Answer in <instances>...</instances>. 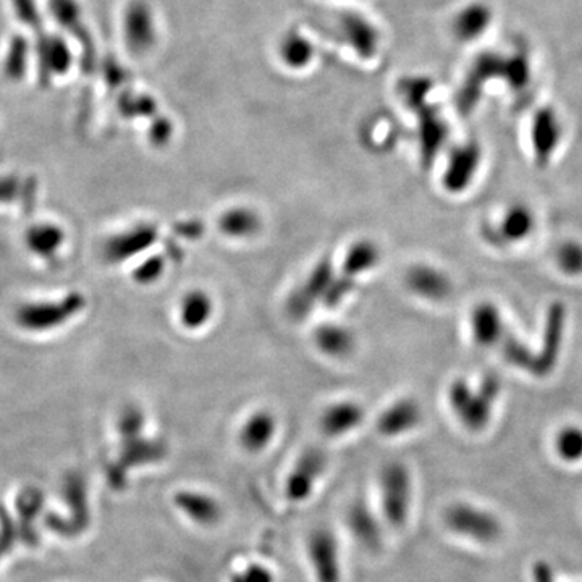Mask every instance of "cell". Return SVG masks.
Masks as SVG:
<instances>
[{"label":"cell","instance_id":"cell-1","mask_svg":"<svg viewBox=\"0 0 582 582\" xmlns=\"http://www.w3.org/2000/svg\"><path fill=\"white\" fill-rule=\"evenodd\" d=\"M500 384L495 377H487L474 392L465 380L453 382L448 390V402L458 419L469 430H482L492 414V406Z\"/></svg>","mask_w":582,"mask_h":582},{"label":"cell","instance_id":"cell-2","mask_svg":"<svg viewBox=\"0 0 582 582\" xmlns=\"http://www.w3.org/2000/svg\"><path fill=\"white\" fill-rule=\"evenodd\" d=\"M411 474L400 461L384 466L380 473V503L387 522L403 528L411 510Z\"/></svg>","mask_w":582,"mask_h":582},{"label":"cell","instance_id":"cell-3","mask_svg":"<svg viewBox=\"0 0 582 582\" xmlns=\"http://www.w3.org/2000/svg\"><path fill=\"white\" fill-rule=\"evenodd\" d=\"M447 528L477 542H493L502 536V524L493 514L467 503H455L443 514Z\"/></svg>","mask_w":582,"mask_h":582},{"label":"cell","instance_id":"cell-4","mask_svg":"<svg viewBox=\"0 0 582 582\" xmlns=\"http://www.w3.org/2000/svg\"><path fill=\"white\" fill-rule=\"evenodd\" d=\"M306 546L317 582H341L340 546L331 529H314Z\"/></svg>","mask_w":582,"mask_h":582},{"label":"cell","instance_id":"cell-5","mask_svg":"<svg viewBox=\"0 0 582 582\" xmlns=\"http://www.w3.org/2000/svg\"><path fill=\"white\" fill-rule=\"evenodd\" d=\"M327 469V455L321 448H309L298 458L288 474L285 492L291 502H305L313 495L315 485Z\"/></svg>","mask_w":582,"mask_h":582},{"label":"cell","instance_id":"cell-6","mask_svg":"<svg viewBox=\"0 0 582 582\" xmlns=\"http://www.w3.org/2000/svg\"><path fill=\"white\" fill-rule=\"evenodd\" d=\"M335 280L333 275V266L329 259H323L309 277L306 278L305 283L296 290L293 295L288 299V313L291 314L295 319H303L307 314L311 313L314 306L319 301H323V296L327 290L331 288V282Z\"/></svg>","mask_w":582,"mask_h":582},{"label":"cell","instance_id":"cell-7","mask_svg":"<svg viewBox=\"0 0 582 582\" xmlns=\"http://www.w3.org/2000/svg\"><path fill=\"white\" fill-rule=\"evenodd\" d=\"M422 421V410L411 398H403L388 406L377 419V429L386 437H398L416 429Z\"/></svg>","mask_w":582,"mask_h":582},{"label":"cell","instance_id":"cell-8","mask_svg":"<svg viewBox=\"0 0 582 582\" xmlns=\"http://www.w3.org/2000/svg\"><path fill=\"white\" fill-rule=\"evenodd\" d=\"M173 503L189 521L197 526H215L222 520V505L209 493L181 490L173 497Z\"/></svg>","mask_w":582,"mask_h":582},{"label":"cell","instance_id":"cell-9","mask_svg":"<svg viewBox=\"0 0 582 582\" xmlns=\"http://www.w3.org/2000/svg\"><path fill=\"white\" fill-rule=\"evenodd\" d=\"M347 526L349 532L358 540L359 546H364L366 550L377 552L382 546L384 534L380 522L366 503L355 502L349 506L347 513Z\"/></svg>","mask_w":582,"mask_h":582},{"label":"cell","instance_id":"cell-10","mask_svg":"<svg viewBox=\"0 0 582 582\" xmlns=\"http://www.w3.org/2000/svg\"><path fill=\"white\" fill-rule=\"evenodd\" d=\"M406 285L412 293L430 301H442L451 293L450 278L427 264H418L408 270Z\"/></svg>","mask_w":582,"mask_h":582},{"label":"cell","instance_id":"cell-11","mask_svg":"<svg viewBox=\"0 0 582 582\" xmlns=\"http://www.w3.org/2000/svg\"><path fill=\"white\" fill-rule=\"evenodd\" d=\"M277 434V419L269 411H256L243 422L238 442L244 451L260 453L269 447Z\"/></svg>","mask_w":582,"mask_h":582},{"label":"cell","instance_id":"cell-12","mask_svg":"<svg viewBox=\"0 0 582 582\" xmlns=\"http://www.w3.org/2000/svg\"><path fill=\"white\" fill-rule=\"evenodd\" d=\"M364 419V410L356 402H339L323 410L319 427L327 437H341L356 429Z\"/></svg>","mask_w":582,"mask_h":582},{"label":"cell","instance_id":"cell-13","mask_svg":"<svg viewBox=\"0 0 582 582\" xmlns=\"http://www.w3.org/2000/svg\"><path fill=\"white\" fill-rule=\"evenodd\" d=\"M481 161V153L474 144H467L451 154L448 162L447 171L443 177V185L450 191H463L474 177L477 165Z\"/></svg>","mask_w":582,"mask_h":582},{"label":"cell","instance_id":"cell-14","mask_svg":"<svg viewBox=\"0 0 582 582\" xmlns=\"http://www.w3.org/2000/svg\"><path fill=\"white\" fill-rule=\"evenodd\" d=\"M314 340L317 348L333 358H343L355 348V335L337 323L321 325L314 333Z\"/></svg>","mask_w":582,"mask_h":582},{"label":"cell","instance_id":"cell-15","mask_svg":"<svg viewBox=\"0 0 582 582\" xmlns=\"http://www.w3.org/2000/svg\"><path fill=\"white\" fill-rule=\"evenodd\" d=\"M214 314V303L211 296L201 291V290H193L183 298L181 306H179V319L187 329L197 331L204 327Z\"/></svg>","mask_w":582,"mask_h":582},{"label":"cell","instance_id":"cell-16","mask_svg":"<svg viewBox=\"0 0 582 582\" xmlns=\"http://www.w3.org/2000/svg\"><path fill=\"white\" fill-rule=\"evenodd\" d=\"M219 227L230 238H250L259 232L260 219L252 209L233 207L219 219Z\"/></svg>","mask_w":582,"mask_h":582},{"label":"cell","instance_id":"cell-17","mask_svg":"<svg viewBox=\"0 0 582 582\" xmlns=\"http://www.w3.org/2000/svg\"><path fill=\"white\" fill-rule=\"evenodd\" d=\"M560 124L550 110L538 112V118L534 122V147L538 154V161L546 163L548 157L554 153V149L560 140Z\"/></svg>","mask_w":582,"mask_h":582},{"label":"cell","instance_id":"cell-18","mask_svg":"<svg viewBox=\"0 0 582 582\" xmlns=\"http://www.w3.org/2000/svg\"><path fill=\"white\" fill-rule=\"evenodd\" d=\"M379 259H380V251H379L377 244L369 240H361V242L355 243L347 251L341 274L355 280L361 274L376 267Z\"/></svg>","mask_w":582,"mask_h":582},{"label":"cell","instance_id":"cell-19","mask_svg":"<svg viewBox=\"0 0 582 582\" xmlns=\"http://www.w3.org/2000/svg\"><path fill=\"white\" fill-rule=\"evenodd\" d=\"M473 333L477 343L482 347H492L498 331L503 327L500 314L492 305L477 306L473 313Z\"/></svg>","mask_w":582,"mask_h":582},{"label":"cell","instance_id":"cell-20","mask_svg":"<svg viewBox=\"0 0 582 582\" xmlns=\"http://www.w3.org/2000/svg\"><path fill=\"white\" fill-rule=\"evenodd\" d=\"M534 227V217L524 206L513 207L503 219L498 242H516L524 238Z\"/></svg>","mask_w":582,"mask_h":582},{"label":"cell","instance_id":"cell-21","mask_svg":"<svg viewBox=\"0 0 582 582\" xmlns=\"http://www.w3.org/2000/svg\"><path fill=\"white\" fill-rule=\"evenodd\" d=\"M556 447L560 451V457L568 461H576L582 458V430L566 429L560 434Z\"/></svg>","mask_w":582,"mask_h":582},{"label":"cell","instance_id":"cell-22","mask_svg":"<svg viewBox=\"0 0 582 582\" xmlns=\"http://www.w3.org/2000/svg\"><path fill=\"white\" fill-rule=\"evenodd\" d=\"M228 582H275V576L266 564L250 563L233 573Z\"/></svg>","mask_w":582,"mask_h":582},{"label":"cell","instance_id":"cell-23","mask_svg":"<svg viewBox=\"0 0 582 582\" xmlns=\"http://www.w3.org/2000/svg\"><path fill=\"white\" fill-rule=\"evenodd\" d=\"M560 266L568 274H578L582 270V248L578 244H564L558 251Z\"/></svg>","mask_w":582,"mask_h":582},{"label":"cell","instance_id":"cell-24","mask_svg":"<svg viewBox=\"0 0 582 582\" xmlns=\"http://www.w3.org/2000/svg\"><path fill=\"white\" fill-rule=\"evenodd\" d=\"M59 238H60L59 232L54 228H37L36 232L29 236V242L37 251L44 252L52 250L59 242Z\"/></svg>","mask_w":582,"mask_h":582},{"label":"cell","instance_id":"cell-25","mask_svg":"<svg viewBox=\"0 0 582 582\" xmlns=\"http://www.w3.org/2000/svg\"><path fill=\"white\" fill-rule=\"evenodd\" d=\"M162 270H163V260L161 258H153L140 266V269L136 270V277L141 282H153L155 278L161 277Z\"/></svg>","mask_w":582,"mask_h":582},{"label":"cell","instance_id":"cell-26","mask_svg":"<svg viewBox=\"0 0 582 582\" xmlns=\"http://www.w3.org/2000/svg\"><path fill=\"white\" fill-rule=\"evenodd\" d=\"M534 581L554 582V574L546 563H538L534 566Z\"/></svg>","mask_w":582,"mask_h":582}]
</instances>
